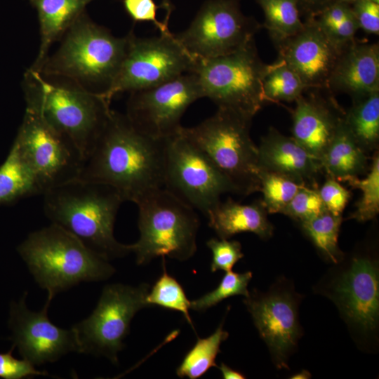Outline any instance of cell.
Returning <instances> with one entry per match:
<instances>
[{"instance_id":"1","label":"cell","mask_w":379,"mask_h":379,"mask_svg":"<svg viewBox=\"0 0 379 379\" xmlns=\"http://www.w3.org/2000/svg\"><path fill=\"white\" fill-rule=\"evenodd\" d=\"M165 142L142 132L126 114L111 110L77 179L108 185L124 201L135 204L164 187Z\"/></svg>"},{"instance_id":"2","label":"cell","mask_w":379,"mask_h":379,"mask_svg":"<svg viewBox=\"0 0 379 379\" xmlns=\"http://www.w3.org/2000/svg\"><path fill=\"white\" fill-rule=\"evenodd\" d=\"M46 216L67 231L88 248L110 260L129 253V245L114 236L119 208L124 202L114 188L99 182L75 179L54 187L44 194Z\"/></svg>"},{"instance_id":"3","label":"cell","mask_w":379,"mask_h":379,"mask_svg":"<svg viewBox=\"0 0 379 379\" xmlns=\"http://www.w3.org/2000/svg\"><path fill=\"white\" fill-rule=\"evenodd\" d=\"M23 89L26 109L68 138L85 160L106 124L110 104L68 79L31 69L25 74Z\"/></svg>"},{"instance_id":"4","label":"cell","mask_w":379,"mask_h":379,"mask_svg":"<svg viewBox=\"0 0 379 379\" xmlns=\"http://www.w3.org/2000/svg\"><path fill=\"white\" fill-rule=\"evenodd\" d=\"M128 43V35L114 36L84 11L63 35L59 48L47 56L37 72L68 79L103 98L119 72Z\"/></svg>"},{"instance_id":"5","label":"cell","mask_w":379,"mask_h":379,"mask_svg":"<svg viewBox=\"0 0 379 379\" xmlns=\"http://www.w3.org/2000/svg\"><path fill=\"white\" fill-rule=\"evenodd\" d=\"M17 250L51 301L59 293L82 282L106 280L116 271L108 260L53 223L30 233Z\"/></svg>"},{"instance_id":"6","label":"cell","mask_w":379,"mask_h":379,"mask_svg":"<svg viewBox=\"0 0 379 379\" xmlns=\"http://www.w3.org/2000/svg\"><path fill=\"white\" fill-rule=\"evenodd\" d=\"M138 208V240L129 245L139 265L166 256L185 261L197 251L199 220L195 209L161 187L135 202Z\"/></svg>"},{"instance_id":"7","label":"cell","mask_w":379,"mask_h":379,"mask_svg":"<svg viewBox=\"0 0 379 379\" xmlns=\"http://www.w3.org/2000/svg\"><path fill=\"white\" fill-rule=\"evenodd\" d=\"M251 121L218 108L198 125L180 130L212 161L235 193L246 196L260 190L258 151L250 136Z\"/></svg>"},{"instance_id":"8","label":"cell","mask_w":379,"mask_h":379,"mask_svg":"<svg viewBox=\"0 0 379 379\" xmlns=\"http://www.w3.org/2000/svg\"><path fill=\"white\" fill-rule=\"evenodd\" d=\"M268 67L253 39L230 54L194 59L191 72L197 77L202 98L211 100L218 109L252 120L266 103L262 80Z\"/></svg>"},{"instance_id":"9","label":"cell","mask_w":379,"mask_h":379,"mask_svg":"<svg viewBox=\"0 0 379 379\" xmlns=\"http://www.w3.org/2000/svg\"><path fill=\"white\" fill-rule=\"evenodd\" d=\"M149 288L146 283L137 286L106 285L91 315L72 327L80 353L103 356L117 364L132 319L139 310L149 307L146 302Z\"/></svg>"},{"instance_id":"10","label":"cell","mask_w":379,"mask_h":379,"mask_svg":"<svg viewBox=\"0 0 379 379\" xmlns=\"http://www.w3.org/2000/svg\"><path fill=\"white\" fill-rule=\"evenodd\" d=\"M331 270L317 287L319 293L335 304L355 334L375 337L379 323L378 260L368 255H357Z\"/></svg>"},{"instance_id":"11","label":"cell","mask_w":379,"mask_h":379,"mask_svg":"<svg viewBox=\"0 0 379 379\" xmlns=\"http://www.w3.org/2000/svg\"><path fill=\"white\" fill-rule=\"evenodd\" d=\"M128 37L126 54L119 72L103 95L109 104L119 93L152 88L191 72L194 59L174 34L142 38L131 32Z\"/></svg>"},{"instance_id":"12","label":"cell","mask_w":379,"mask_h":379,"mask_svg":"<svg viewBox=\"0 0 379 379\" xmlns=\"http://www.w3.org/2000/svg\"><path fill=\"white\" fill-rule=\"evenodd\" d=\"M164 187L205 216L235 190L212 161L179 133L166 139Z\"/></svg>"},{"instance_id":"13","label":"cell","mask_w":379,"mask_h":379,"mask_svg":"<svg viewBox=\"0 0 379 379\" xmlns=\"http://www.w3.org/2000/svg\"><path fill=\"white\" fill-rule=\"evenodd\" d=\"M261 27L244 14L241 0H207L190 26L174 36L193 59H208L241 48Z\"/></svg>"},{"instance_id":"14","label":"cell","mask_w":379,"mask_h":379,"mask_svg":"<svg viewBox=\"0 0 379 379\" xmlns=\"http://www.w3.org/2000/svg\"><path fill=\"white\" fill-rule=\"evenodd\" d=\"M302 295L292 283L279 279L268 291L254 290L244 303L260 338L267 346L274 366L288 368V359L303 335L299 320Z\"/></svg>"},{"instance_id":"15","label":"cell","mask_w":379,"mask_h":379,"mask_svg":"<svg viewBox=\"0 0 379 379\" xmlns=\"http://www.w3.org/2000/svg\"><path fill=\"white\" fill-rule=\"evenodd\" d=\"M14 142L30 164L42 195L78 178L84 161L81 152L36 113L25 109Z\"/></svg>"},{"instance_id":"16","label":"cell","mask_w":379,"mask_h":379,"mask_svg":"<svg viewBox=\"0 0 379 379\" xmlns=\"http://www.w3.org/2000/svg\"><path fill=\"white\" fill-rule=\"evenodd\" d=\"M202 98L196 75L183 74L158 86L130 92L126 116L144 133L166 139L178 134L187 109Z\"/></svg>"},{"instance_id":"17","label":"cell","mask_w":379,"mask_h":379,"mask_svg":"<svg viewBox=\"0 0 379 379\" xmlns=\"http://www.w3.org/2000/svg\"><path fill=\"white\" fill-rule=\"evenodd\" d=\"M27 293L10 305L8 326L10 340L23 359L32 365L52 363L69 352L80 353L79 342L72 328H61L48 318L51 300L47 299L41 310L33 312L26 304Z\"/></svg>"},{"instance_id":"18","label":"cell","mask_w":379,"mask_h":379,"mask_svg":"<svg viewBox=\"0 0 379 379\" xmlns=\"http://www.w3.org/2000/svg\"><path fill=\"white\" fill-rule=\"evenodd\" d=\"M276 48L278 58L299 75L307 88L326 89L341 53L312 18L305 19L303 28Z\"/></svg>"},{"instance_id":"19","label":"cell","mask_w":379,"mask_h":379,"mask_svg":"<svg viewBox=\"0 0 379 379\" xmlns=\"http://www.w3.org/2000/svg\"><path fill=\"white\" fill-rule=\"evenodd\" d=\"M295 102L292 112V138L312 156L320 159L343 121L345 112L327 91L308 88Z\"/></svg>"},{"instance_id":"20","label":"cell","mask_w":379,"mask_h":379,"mask_svg":"<svg viewBox=\"0 0 379 379\" xmlns=\"http://www.w3.org/2000/svg\"><path fill=\"white\" fill-rule=\"evenodd\" d=\"M331 93L352 100L379 91V46L354 41L340 54L327 83Z\"/></svg>"},{"instance_id":"21","label":"cell","mask_w":379,"mask_h":379,"mask_svg":"<svg viewBox=\"0 0 379 379\" xmlns=\"http://www.w3.org/2000/svg\"><path fill=\"white\" fill-rule=\"evenodd\" d=\"M258 151L260 170L278 173L317 188V178L323 171L321 163L293 138L270 127L262 138Z\"/></svg>"},{"instance_id":"22","label":"cell","mask_w":379,"mask_h":379,"mask_svg":"<svg viewBox=\"0 0 379 379\" xmlns=\"http://www.w3.org/2000/svg\"><path fill=\"white\" fill-rule=\"evenodd\" d=\"M267 213L262 200L242 204L228 198L217 204L206 217L218 238L230 239L239 233L251 232L262 239H268L273 234L274 227Z\"/></svg>"},{"instance_id":"23","label":"cell","mask_w":379,"mask_h":379,"mask_svg":"<svg viewBox=\"0 0 379 379\" xmlns=\"http://www.w3.org/2000/svg\"><path fill=\"white\" fill-rule=\"evenodd\" d=\"M38 13L40 46L29 69L38 71L53 43L63 36L74 21L93 0H28Z\"/></svg>"},{"instance_id":"24","label":"cell","mask_w":379,"mask_h":379,"mask_svg":"<svg viewBox=\"0 0 379 379\" xmlns=\"http://www.w3.org/2000/svg\"><path fill=\"white\" fill-rule=\"evenodd\" d=\"M366 154L354 139L344 118L320 163L328 177L344 181L368 171Z\"/></svg>"},{"instance_id":"25","label":"cell","mask_w":379,"mask_h":379,"mask_svg":"<svg viewBox=\"0 0 379 379\" xmlns=\"http://www.w3.org/2000/svg\"><path fill=\"white\" fill-rule=\"evenodd\" d=\"M42 194L35 174L15 142L0 166V205Z\"/></svg>"},{"instance_id":"26","label":"cell","mask_w":379,"mask_h":379,"mask_svg":"<svg viewBox=\"0 0 379 379\" xmlns=\"http://www.w3.org/2000/svg\"><path fill=\"white\" fill-rule=\"evenodd\" d=\"M345 122L366 153L375 151L379 142V91L353 100L345 112Z\"/></svg>"},{"instance_id":"27","label":"cell","mask_w":379,"mask_h":379,"mask_svg":"<svg viewBox=\"0 0 379 379\" xmlns=\"http://www.w3.org/2000/svg\"><path fill=\"white\" fill-rule=\"evenodd\" d=\"M262 10L265 28L275 47L299 32L304 21L296 0H256Z\"/></svg>"},{"instance_id":"28","label":"cell","mask_w":379,"mask_h":379,"mask_svg":"<svg viewBox=\"0 0 379 379\" xmlns=\"http://www.w3.org/2000/svg\"><path fill=\"white\" fill-rule=\"evenodd\" d=\"M229 333L223 328V321L209 336L197 338L194 345L186 353L176 369L180 378L197 379L211 368L218 367L215 359L220 352V345L228 338Z\"/></svg>"},{"instance_id":"29","label":"cell","mask_w":379,"mask_h":379,"mask_svg":"<svg viewBox=\"0 0 379 379\" xmlns=\"http://www.w3.org/2000/svg\"><path fill=\"white\" fill-rule=\"evenodd\" d=\"M312 18L340 52L355 41L359 26L348 1L336 2Z\"/></svg>"},{"instance_id":"30","label":"cell","mask_w":379,"mask_h":379,"mask_svg":"<svg viewBox=\"0 0 379 379\" xmlns=\"http://www.w3.org/2000/svg\"><path fill=\"white\" fill-rule=\"evenodd\" d=\"M342 215L325 211L319 215L300 222L305 234L326 260L337 264L344 254L338 246V235Z\"/></svg>"},{"instance_id":"31","label":"cell","mask_w":379,"mask_h":379,"mask_svg":"<svg viewBox=\"0 0 379 379\" xmlns=\"http://www.w3.org/2000/svg\"><path fill=\"white\" fill-rule=\"evenodd\" d=\"M307 89L299 75L283 60L277 58L269 65L262 80L265 102L295 101Z\"/></svg>"},{"instance_id":"32","label":"cell","mask_w":379,"mask_h":379,"mask_svg":"<svg viewBox=\"0 0 379 379\" xmlns=\"http://www.w3.org/2000/svg\"><path fill=\"white\" fill-rule=\"evenodd\" d=\"M163 258V273L149 288L146 297L149 306L157 305L166 310L180 312L193 329L194 326L190 315L191 301L179 282L168 274L165 267V258Z\"/></svg>"},{"instance_id":"33","label":"cell","mask_w":379,"mask_h":379,"mask_svg":"<svg viewBox=\"0 0 379 379\" xmlns=\"http://www.w3.org/2000/svg\"><path fill=\"white\" fill-rule=\"evenodd\" d=\"M366 178L351 177L345 179L353 189L361 191V197L356 203V209L350 218L364 222L374 219L379 213V156L375 152Z\"/></svg>"},{"instance_id":"34","label":"cell","mask_w":379,"mask_h":379,"mask_svg":"<svg viewBox=\"0 0 379 379\" xmlns=\"http://www.w3.org/2000/svg\"><path fill=\"white\" fill-rule=\"evenodd\" d=\"M305 185L286 176L260 170V192L268 213H281L298 190Z\"/></svg>"},{"instance_id":"35","label":"cell","mask_w":379,"mask_h":379,"mask_svg":"<svg viewBox=\"0 0 379 379\" xmlns=\"http://www.w3.org/2000/svg\"><path fill=\"white\" fill-rule=\"evenodd\" d=\"M252 277L253 274L250 271L244 273L234 272L232 270L226 272L214 290L191 301V309L204 312L226 298L238 295L248 297L250 293L248 286Z\"/></svg>"},{"instance_id":"36","label":"cell","mask_w":379,"mask_h":379,"mask_svg":"<svg viewBox=\"0 0 379 379\" xmlns=\"http://www.w3.org/2000/svg\"><path fill=\"white\" fill-rule=\"evenodd\" d=\"M326 208L318 188L304 186L295 194L281 213L299 222L312 219L324 212Z\"/></svg>"},{"instance_id":"37","label":"cell","mask_w":379,"mask_h":379,"mask_svg":"<svg viewBox=\"0 0 379 379\" xmlns=\"http://www.w3.org/2000/svg\"><path fill=\"white\" fill-rule=\"evenodd\" d=\"M212 253L211 271H231L234 265L244 257L241 244L236 240L211 238L206 241Z\"/></svg>"},{"instance_id":"38","label":"cell","mask_w":379,"mask_h":379,"mask_svg":"<svg viewBox=\"0 0 379 379\" xmlns=\"http://www.w3.org/2000/svg\"><path fill=\"white\" fill-rule=\"evenodd\" d=\"M124 8L135 22H149L159 31L160 34H171L168 20L161 22L157 18V10L164 5L157 6L154 0H123Z\"/></svg>"},{"instance_id":"39","label":"cell","mask_w":379,"mask_h":379,"mask_svg":"<svg viewBox=\"0 0 379 379\" xmlns=\"http://www.w3.org/2000/svg\"><path fill=\"white\" fill-rule=\"evenodd\" d=\"M318 192L326 210L333 215H342L350 199V192L337 180L330 177L318 189Z\"/></svg>"},{"instance_id":"40","label":"cell","mask_w":379,"mask_h":379,"mask_svg":"<svg viewBox=\"0 0 379 379\" xmlns=\"http://www.w3.org/2000/svg\"><path fill=\"white\" fill-rule=\"evenodd\" d=\"M359 29L368 34H379V0H350Z\"/></svg>"},{"instance_id":"41","label":"cell","mask_w":379,"mask_h":379,"mask_svg":"<svg viewBox=\"0 0 379 379\" xmlns=\"http://www.w3.org/2000/svg\"><path fill=\"white\" fill-rule=\"evenodd\" d=\"M14 347L6 353H0V378L4 379H22L36 375L46 376L48 373L38 371L25 359H18L12 354Z\"/></svg>"},{"instance_id":"42","label":"cell","mask_w":379,"mask_h":379,"mask_svg":"<svg viewBox=\"0 0 379 379\" xmlns=\"http://www.w3.org/2000/svg\"><path fill=\"white\" fill-rule=\"evenodd\" d=\"M301 17L314 18L326 8L341 1L350 0H296Z\"/></svg>"},{"instance_id":"43","label":"cell","mask_w":379,"mask_h":379,"mask_svg":"<svg viewBox=\"0 0 379 379\" xmlns=\"http://www.w3.org/2000/svg\"><path fill=\"white\" fill-rule=\"evenodd\" d=\"M225 379H244L246 376L241 372L234 370L224 363H221L220 366L218 367Z\"/></svg>"},{"instance_id":"44","label":"cell","mask_w":379,"mask_h":379,"mask_svg":"<svg viewBox=\"0 0 379 379\" xmlns=\"http://www.w3.org/2000/svg\"><path fill=\"white\" fill-rule=\"evenodd\" d=\"M311 377L310 373L307 370H302L300 372L292 375L291 378L293 379H307Z\"/></svg>"}]
</instances>
